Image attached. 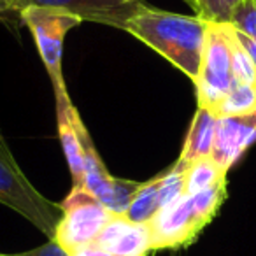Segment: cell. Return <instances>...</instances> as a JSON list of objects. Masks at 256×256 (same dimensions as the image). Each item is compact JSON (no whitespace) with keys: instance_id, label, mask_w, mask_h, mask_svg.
I'll use <instances>...</instances> for the list:
<instances>
[{"instance_id":"52a82bcc","label":"cell","mask_w":256,"mask_h":256,"mask_svg":"<svg viewBox=\"0 0 256 256\" xmlns=\"http://www.w3.org/2000/svg\"><path fill=\"white\" fill-rule=\"evenodd\" d=\"M148 224L153 251L186 248L206 228L193 212L188 195H181L178 200L160 209Z\"/></svg>"},{"instance_id":"d6986e66","label":"cell","mask_w":256,"mask_h":256,"mask_svg":"<svg viewBox=\"0 0 256 256\" xmlns=\"http://www.w3.org/2000/svg\"><path fill=\"white\" fill-rule=\"evenodd\" d=\"M0 256H68L62 246H58L54 240H48L46 244L39 246L36 249H30L25 252H16V254H8V252H0Z\"/></svg>"},{"instance_id":"8fae6325","label":"cell","mask_w":256,"mask_h":256,"mask_svg":"<svg viewBox=\"0 0 256 256\" xmlns=\"http://www.w3.org/2000/svg\"><path fill=\"white\" fill-rule=\"evenodd\" d=\"M218 121H220V118L214 116L207 107L196 106V112L193 116L188 136H186L184 144H182L181 154L178 158L179 164L190 165L193 162L209 158L212 154Z\"/></svg>"},{"instance_id":"e0dca14e","label":"cell","mask_w":256,"mask_h":256,"mask_svg":"<svg viewBox=\"0 0 256 256\" xmlns=\"http://www.w3.org/2000/svg\"><path fill=\"white\" fill-rule=\"evenodd\" d=\"M228 25L235 32L256 39V0H240L232 12Z\"/></svg>"},{"instance_id":"9a60e30c","label":"cell","mask_w":256,"mask_h":256,"mask_svg":"<svg viewBox=\"0 0 256 256\" xmlns=\"http://www.w3.org/2000/svg\"><path fill=\"white\" fill-rule=\"evenodd\" d=\"M226 195H228L226 179L216 182V184L210 186V188L195 193V195H188L190 200H192L193 212H195V216L198 218L204 226H207V224L214 220V216L218 214L220 207L223 206Z\"/></svg>"},{"instance_id":"4fadbf2b","label":"cell","mask_w":256,"mask_h":256,"mask_svg":"<svg viewBox=\"0 0 256 256\" xmlns=\"http://www.w3.org/2000/svg\"><path fill=\"white\" fill-rule=\"evenodd\" d=\"M210 112L216 118L248 116L256 112V84H235Z\"/></svg>"},{"instance_id":"7a4b0ae2","label":"cell","mask_w":256,"mask_h":256,"mask_svg":"<svg viewBox=\"0 0 256 256\" xmlns=\"http://www.w3.org/2000/svg\"><path fill=\"white\" fill-rule=\"evenodd\" d=\"M0 204L16 210L37 230L42 232L50 240H53L56 226L64 216L60 204L46 198L20 168L2 134H0Z\"/></svg>"},{"instance_id":"603a6c76","label":"cell","mask_w":256,"mask_h":256,"mask_svg":"<svg viewBox=\"0 0 256 256\" xmlns=\"http://www.w3.org/2000/svg\"><path fill=\"white\" fill-rule=\"evenodd\" d=\"M193 2V9H195L196 14H200L202 12V8H204V0H192Z\"/></svg>"},{"instance_id":"484cf974","label":"cell","mask_w":256,"mask_h":256,"mask_svg":"<svg viewBox=\"0 0 256 256\" xmlns=\"http://www.w3.org/2000/svg\"><path fill=\"white\" fill-rule=\"evenodd\" d=\"M130 2H136V0H130Z\"/></svg>"},{"instance_id":"3957f363","label":"cell","mask_w":256,"mask_h":256,"mask_svg":"<svg viewBox=\"0 0 256 256\" xmlns=\"http://www.w3.org/2000/svg\"><path fill=\"white\" fill-rule=\"evenodd\" d=\"M20 20L34 34L40 60H42L44 67L50 74L51 84H53L54 98H68L64 79V65H62L64 40L65 36L81 23V20L65 11L50 8H34V6L23 9L20 12Z\"/></svg>"},{"instance_id":"7c38bea8","label":"cell","mask_w":256,"mask_h":256,"mask_svg":"<svg viewBox=\"0 0 256 256\" xmlns=\"http://www.w3.org/2000/svg\"><path fill=\"white\" fill-rule=\"evenodd\" d=\"M72 100L64 98L56 100V124H58V136L64 148L65 158H67L68 170H70L74 186H82L84 182V164H82V146L79 139L78 128L70 118Z\"/></svg>"},{"instance_id":"9c48e42d","label":"cell","mask_w":256,"mask_h":256,"mask_svg":"<svg viewBox=\"0 0 256 256\" xmlns=\"http://www.w3.org/2000/svg\"><path fill=\"white\" fill-rule=\"evenodd\" d=\"M256 142V112L248 116L220 118L212 158L223 170H230L251 144Z\"/></svg>"},{"instance_id":"8992f818","label":"cell","mask_w":256,"mask_h":256,"mask_svg":"<svg viewBox=\"0 0 256 256\" xmlns=\"http://www.w3.org/2000/svg\"><path fill=\"white\" fill-rule=\"evenodd\" d=\"M32 6L58 9L81 22H93L123 30L124 23L148 4L142 0H12V12L20 18V12Z\"/></svg>"},{"instance_id":"5bb4252c","label":"cell","mask_w":256,"mask_h":256,"mask_svg":"<svg viewBox=\"0 0 256 256\" xmlns=\"http://www.w3.org/2000/svg\"><path fill=\"white\" fill-rule=\"evenodd\" d=\"M226 170L220 167L212 158L193 162L184 170V195H195V193L214 186L216 182L226 179Z\"/></svg>"},{"instance_id":"cb8c5ba5","label":"cell","mask_w":256,"mask_h":256,"mask_svg":"<svg viewBox=\"0 0 256 256\" xmlns=\"http://www.w3.org/2000/svg\"><path fill=\"white\" fill-rule=\"evenodd\" d=\"M0 20H8V14H6V9L2 6V2H0Z\"/></svg>"},{"instance_id":"ac0fdd59","label":"cell","mask_w":256,"mask_h":256,"mask_svg":"<svg viewBox=\"0 0 256 256\" xmlns=\"http://www.w3.org/2000/svg\"><path fill=\"white\" fill-rule=\"evenodd\" d=\"M238 2L240 0H204L202 12L198 16L212 23H228Z\"/></svg>"},{"instance_id":"44dd1931","label":"cell","mask_w":256,"mask_h":256,"mask_svg":"<svg viewBox=\"0 0 256 256\" xmlns=\"http://www.w3.org/2000/svg\"><path fill=\"white\" fill-rule=\"evenodd\" d=\"M235 37H237L238 44L246 50V53L249 54V58L252 60V64L256 65V39L244 36V34H240V32H235Z\"/></svg>"},{"instance_id":"30bf717a","label":"cell","mask_w":256,"mask_h":256,"mask_svg":"<svg viewBox=\"0 0 256 256\" xmlns=\"http://www.w3.org/2000/svg\"><path fill=\"white\" fill-rule=\"evenodd\" d=\"M95 244L110 256H148L153 251L148 223H134L124 216H114L106 224Z\"/></svg>"},{"instance_id":"277c9868","label":"cell","mask_w":256,"mask_h":256,"mask_svg":"<svg viewBox=\"0 0 256 256\" xmlns=\"http://www.w3.org/2000/svg\"><path fill=\"white\" fill-rule=\"evenodd\" d=\"M232 39L234 28L228 23L209 22L200 74L195 81L196 106L212 110L235 86L232 72Z\"/></svg>"},{"instance_id":"d4e9b609","label":"cell","mask_w":256,"mask_h":256,"mask_svg":"<svg viewBox=\"0 0 256 256\" xmlns=\"http://www.w3.org/2000/svg\"><path fill=\"white\" fill-rule=\"evenodd\" d=\"M184 2H186V4H188V6H190V8H192V9H193V2H192V0H184Z\"/></svg>"},{"instance_id":"2e32d148","label":"cell","mask_w":256,"mask_h":256,"mask_svg":"<svg viewBox=\"0 0 256 256\" xmlns=\"http://www.w3.org/2000/svg\"><path fill=\"white\" fill-rule=\"evenodd\" d=\"M232 72L235 84H256V65L252 64L244 48L238 44L235 30L232 39Z\"/></svg>"},{"instance_id":"7402d4cb","label":"cell","mask_w":256,"mask_h":256,"mask_svg":"<svg viewBox=\"0 0 256 256\" xmlns=\"http://www.w3.org/2000/svg\"><path fill=\"white\" fill-rule=\"evenodd\" d=\"M2 2V6H4V9H6V14H12V16H16L14 12H12V0H0Z\"/></svg>"},{"instance_id":"ffe728a7","label":"cell","mask_w":256,"mask_h":256,"mask_svg":"<svg viewBox=\"0 0 256 256\" xmlns=\"http://www.w3.org/2000/svg\"><path fill=\"white\" fill-rule=\"evenodd\" d=\"M68 256H110L106 249H102L98 244L92 242V244H86L82 248L74 249L72 252H68Z\"/></svg>"},{"instance_id":"ba28073f","label":"cell","mask_w":256,"mask_h":256,"mask_svg":"<svg viewBox=\"0 0 256 256\" xmlns=\"http://www.w3.org/2000/svg\"><path fill=\"white\" fill-rule=\"evenodd\" d=\"M184 195V168L174 164L160 176L142 182L124 218L134 223H150L160 209Z\"/></svg>"},{"instance_id":"6da1fadb","label":"cell","mask_w":256,"mask_h":256,"mask_svg":"<svg viewBox=\"0 0 256 256\" xmlns=\"http://www.w3.org/2000/svg\"><path fill=\"white\" fill-rule=\"evenodd\" d=\"M209 22L144 6L124 23L123 30L178 67L193 82L198 79Z\"/></svg>"},{"instance_id":"5b68a950","label":"cell","mask_w":256,"mask_h":256,"mask_svg":"<svg viewBox=\"0 0 256 256\" xmlns=\"http://www.w3.org/2000/svg\"><path fill=\"white\" fill-rule=\"evenodd\" d=\"M60 207L64 216L53 240L67 252L95 242L100 232L114 218L84 186H72Z\"/></svg>"}]
</instances>
